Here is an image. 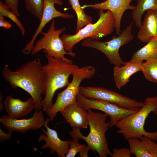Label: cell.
Returning a JSON list of instances; mask_svg holds the SVG:
<instances>
[{
  "mask_svg": "<svg viewBox=\"0 0 157 157\" xmlns=\"http://www.w3.org/2000/svg\"><path fill=\"white\" fill-rule=\"evenodd\" d=\"M42 65L40 58H35L22 65L15 71L8 65L3 68L1 74L13 89L20 88L28 92L34 100L37 110L42 108V95L46 88Z\"/></svg>",
  "mask_w": 157,
  "mask_h": 157,
  "instance_id": "6da1fadb",
  "label": "cell"
},
{
  "mask_svg": "<svg viewBox=\"0 0 157 157\" xmlns=\"http://www.w3.org/2000/svg\"><path fill=\"white\" fill-rule=\"evenodd\" d=\"M47 63L42 66L46 93L41 102L42 110L45 112L53 105V96L57 90L67 86L69 78L79 68L76 64L65 62L45 54Z\"/></svg>",
  "mask_w": 157,
  "mask_h": 157,
  "instance_id": "7a4b0ae2",
  "label": "cell"
},
{
  "mask_svg": "<svg viewBox=\"0 0 157 157\" xmlns=\"http://www.w3.org/2000/svg\"><path fill=\"white\" fill-rule=\"evenodd\" d=\"M88 121L90 132L87 136L83 135L79 128H73L69 134L72 138L83 139L87 144L90 150L97 151L100 157H106L112 155L110 150L105 133L109 127V122L107 123L108 116L105 113H95L91 109L87 110Z\"/></svg>",
  "mask_w": 157,
  "mask_h": 157,
  "instance_id": "3957f363",
  "label": "cell"
},
{
  "mask_svg": "<svg viewBox=\"0 0 157 157\" xmlns=\"http://www.w3.org/2000/svg\"><path fill=\"white\" fill-rule=\"evenodd\" d=\"M144 103L138 111L122 119L115 125L118 129L117 133L121 134L126 140L143 135L157 140V131L148 132L144 128L145 120L149 115L152 112L154 115L157 114V96L147 97Z\"/></svg>",
  "mask_w": 157,
  "mask_h": 157,
  "instance_id": "277c9868",
  "label": "cell"
},
{
  "mask_svg": "<svg viewBox=\"0 0 157 157\" xmlns=\"http://www.w3.org/2000/svg\"><path fill=\"white\" fill-rule=\"evenodd\" d=\"M99 15V18L95 23L87 24L74 34L62 35L61 38L66 51H72L76 44L85 38L99 40L112 34L115 29V19L112 12L109 10L105 12L100 9Z\"/></svg>",
  "mask_w": 157,
  "mask_h": 157,
  "instance_id": "5b68a950",
  "label": "cell"
},
{
  "mask_svg": "<svg viewBox=\"0 0 157 157\" xmlns=\"http://www.w3.org/2000/svg\"><path fill=\"white\" fill-rule=\"evenodd\" d=\"M95 72L94 67L91 65L79 67L76 71L72 75V81L65 90L58 93L55 102L52 107L46 112L51 121H53L57 113L64 108L76 101L81 82L85 79L92 78Z\"/></svg>",
  "mask_w": 157,
  "mask_h": 157,
  "instance_id": "8992f818",
  "label": "cell"
},
{
  "mask_svg": "<svg viewBox=\"0 0 157 157\" xmlns=\"http://www.w3.org/2000/svg\"><path fill=\"white\" fill-rule=\"evenodd\" d=\"M134 22H132L117 36H113L110 40L100 42L90 38L84 39L81 42L83 47H91L99 50L104 53L109 62L115 66H120L125 64L119 53V49L121 46L127 44L133 38L131 30Z\"/></svg>",
  "mask_w": 157,
  "mask_h": 157,
  "instance_id": "52a82bcc",
  "label": "cell"
},
{
  "mask_svg": "<svg viewBox=\"0 0 157 157\" xmlns=\"http://www.w3.org/2000/svg\"><path fill=\"white\" fill-rule=\"evenodd\" d=\"M65 29V27H63L56 30L55 21L54 19H53L48 31L46 32L42 31L41 32L42 36L37 41L31 54H35L43 50L45 54L55 58L73 63V61L67 58L65 55L68 54L74 57L75 56V53L72 51L67 52L65 50L63 42L60 37V35Z\"/></svg>",
  "mask_w": 157,
  "mask_h": 157,
  "instance_id": "ba28073f",
  "label": "cell"
},
{
  "mask_svg": "<svg viewBox=\"0 0 157 157\" xmlns=\"http://www.w3.org/2000/svg\"><path fill=\"white\" fill-rule=\"evenodd\" d=\"M79 93L85 97L108 101L123 108L139 111L143 102L125 97L114 91L103 87L81 86Z\"/></svg>",
  "mask_w": 157,
  "mask_h": 157,
  "instance_id": "9c48e42d",
  "label": "cell"
},
{
  "mask_svg": "<svg viewBox=\"0 0 157 157\" xmlns=\"http://www.w3.org/2000/svg\"><path fill=\"white\" fill-rule=\"evenodd\" d=\"M76 101L84 109H94L101 111L109 116V127H112L119 121L138 111L122 108L108 101L96 99L87 98L80 93L77 95Z\"/></svg>",
  "mask_w": 157,
  "mask_h": 157,
  "instance_id": "30bf717a",
  "label": "cell"
},
{
  "mask_svg": "<svg viewBox=\"0 0 157 157\" xmlns=\"http://www.w3.org/2000/svg\"><path fill=\"white\" fill-rule=\"evenodd\" d=\"M62 6L63 3L62 0H43L42 16L38 28L35 30L31 40L22 49V52L24 54L31 53L34 46L35 40L46 24L54 18L61 17L64 19L73 18V15L68 13H62L57 10L54 5Z\"/></svg>",
  "mask_w": 157,
  "mask_h": 157,
  "instance_id": "8fae6325",
  "label": "cell"
},
{
  "mask_svg": "<svg viewBox=\"0 0 157 157\" xmlns=\"http://www.w3.org/2000/svg\"><path fill=\"white\" fill-rule=\"evenodd\" d=\"M44 121L42 111L37 110L28 119H14L8 115L2 116L0 118V122L11 134L14 131L23 133L31 130H37L44 126Z\"/></svg>",
  "mask_w": 157,
  "mask_h": 157,
  "instance_id": "7c38bea8",
  "label": "cell"
},
{
  "mask_svg": "<svg viewBox=\"0 0 157 157\" xmlns=\"http://www.w3.org/2000/svg\"><path fill=\"white\" fill-rule=\"evenodd\" d=\"M132 0H106L102 2L92 4L84 5L81 8L84 9L91 8L94 9L109 10L112 13L114 18L115 29L117 35L121 32V21L125 11L133 10L135 6L130 5Z\"/></svg>",
  "mask_w": 157,
  "mask_h": 157,
  "instance_id": "4fadbf2b",
  "label": "cell"
},
{
  "mask_svg": "<svg viewBox=\"0 0 157 157\" xmlns=\"http://www.w3.org/2000/svg\"><path fill=\"white\" fill-rule=\"evenodd\" d=\"M50 121L49 118H48L44 121V126L46 129V131L43 128H41L46 135H45L43 133L39 137L38 140L39 142L42 140L45 142V143L42 146L41 148L44 149L49 147L50 149V152L51 154L56 152L58 157H66L70 149L71 140L63 141L60 139L58 137L57 132L48 126Z\"/></svg>",
  "mask_w": 157,
  "mask_h": 157,
  "instance_id": "5bb4252c",
  "label": "cell"
},
{
  "mask_svg": "<svg viewBox=\"0 0 157 157\" xmlns=\"http://www.w3.org/2000/svg\"><path fill=\"white\" fill-rule=\"evenodd\" d=\"M4 106L8 117L18 119L26 115L35 109L36 104L32 97L23 101L8 95L4 101Z\"/></svg>",
  "mask_w": 157,
  "mask_h": 157,
  "instance_id": "9a60e30c",
  "label": "cell"
},
{
  "mask_svg": "<svg viewBox=\"0 0 157 157\" xmlns=\"http://www.w3.org/2000/svg\"><path fill=\"white\" fill-rule=\"evenodd\" d=\"M60 112L73 128H87V110L82 108L76 101L65 107Z\"/></svg>",
  "mask_w": 157,
  "mask_h": 157,
  "instance_id": "2e32d148",
  "label": "cell"
},
{
  "mask_svg": "<svg viewBox=\"0 0 157 157\" xmlns=\"http://www.w3.org/2000/svg\"><path fill=\"white\" fill-rule=\"evenodd\" d=\"M131 154L136 157H157V143L148 137L131 138L128 140Z\"/></svg>",
  "mask_w": 157,
  "mask_h": 157,
  "instance_id": "e0dca14e",
  "label": "cell"
},
{
  "mask_svg": "<svg viewBox=\"0 0 157 157\" xmlns=\"http://www.w3.org/2000/svg\"><path fill=\"white\" fill-rule=\"evenodd\" d=\"M137 37L140 41L144 43L157 39V11L153 10L147 11Z\"/></svg>",
  "mask_w": 157,
  "mask_h": 157,
  "instance_id": "ac0fdd59",
  "label": "cell"
},
{
  "mask_svg": "<svg viewBox=\"0 0 157 157\" xmlns=\"http://www.w3.org/2000/svg\"><path fill=\"white\" fill-rule=\"evenodd\" d=\"M142 63L129 61L121 66H115L113 69V77L116 86L118 89H120L129 81V78L132 75L142 71Z\"/></svg>",
  "mask_w": 157,
  "mask_h": 157,
  "instance_id": "d6986e66",
  "label": "cell"
},
{
  "mask_svg": "<svg viewBox=\"0 0 157 157\" xmlns=\"http://www.w3.org/2000/svg\"><path fill=\"white\" fill-rule=\"evenodd\" d=\"M157 57V39L151 40L132 55L131 62L142 63Z\"/></svg>",
  "mask_w": 157,
  "mask_h": 157,
  "instance_id": "ffe728a7",
  "label": "cell"
},
{
  "mask_svg": "<svg viewBox=\"0 0 157 157\" xmlns=\"http://www.w3.org/2000/svg\"><path fill=\"white\" fill-rule=\"evenodd\" d=\"M149 10L157 11V0H137V4L131 13L132 18L140 29L142 26L141 18L144 13Z\"/></svg>",
  "mask_w": 157,
  "mask_h": 157,
  "instance_id": "44dd1931",
  "label": "cell"
},
{
  "mask_svg": "<svg viewBox=\"0 0 157 157\" xmlns=\"http://www.w3.org/2000/svg\"><path fill=\"white\" fill-rule=\"evenodd\" d=\"M77 17L76 33L87 24L93 23L92 17L86 14L80 5L79 0H68Z\"/></svg>",
  "mask_w": 157,
  "mask_h": 157,
  "instance_id": "7402d4cb",
  "label": "cell"
},
{
  "mask_svg": "<svg viewBox=\"0 0 157 157\" xmlns=\"http://www.w3.org/2000/svg\"><path fill=\"white\" fill-rule=\"evenodd\" d=\"M142 71L148 81L157 83V57L141 64Z\"/></svg>",
  "mask_w": 157,
  "mask_h": 157,
  "instance_id": "603a6c76",
  "label": "cell"
},
{
  "mask_svg": "<svg viewBox=\"0 0 157 157\" xmlns=\"http://www.w3.org/2000/svg\"><path fill=\"white\" fill-rule=\"evenodd\" d=\"M10 8L8 5L0 1V15L7 17L13 21L19 28L22 35H24L26 31L24 26L15 13L10 11Z\"/></svg>",
  "mask_w": 157,
  "mask_h": 157,
  "instance_id": "cb8c5ba5",
  "label": "cell"
},
{
  "mask_svg": "<svg viewBox=\"0 0 157 157\" xmlns=\"http://www.w3.org/2000/svg\"><path fill=\"white\" fill-rule=\"evenodd\" d=\"M26 10L40 21L42 16L43 0H24Z\"/></svg>",
  "mask_w": 157,
  "mask_h": 157,
  "instance_id": "d4e9b609",
  "label": "cell"
},
{
  "mask_svg": "<svg viewBox=\"0 0 157 157\" xmlns=\"http://www.w3.org/2000/svg\"><path fill=\"white\" fill-rule=\"evenodd\" d=\"M73 140H71L69 144L70 149L66 157H74L78 152L80 153L86 146V145L81 144L78 142V139L73 138Z\"/></svg>",
  "mask_w": 157,
  "mask_h": 157,
  "instance_id": "484cf974",
  "label": "cell"
},
{
  "mask_svg": "<svg viewBox=\"0 0 157 157\" xmlns=\"http://www.w3.org/2000/svg\"><path fill=\"white\" fill-rule=\"evenodd\" d=\"M131 154L129 148L124 147L120 149L116 148L113 150L112 157H130Z\"/></svg>",
  "mask_w": 157,
  "mask_h": 157,
  "instance_id": "4316f807",
  "label": "cell"
},
{
  "mask_svg": "<svg viewBox=\"0 0 157 157\" xmlns=\"http://www.w3.org/2000/svg\"><path fill=\"white\" fill-rule=\"evenodd\" d=\"M6 4L8 5L12 11L14 12L17 17L20 16L19 10L18 0H4Z\"/></svg>",
  "mask_w": 157,
  "mask_h": 157,
  "instance_id": "83f0119b",
  "label": "cell"
},
{
  "mask_svg": "<svg viewBox=\"0 0 157 157\" xmlns=\"http://www.w3.org/2000/svg\"><path fill=\"white\" fill-rule=\"evenodd\" d=\"M11 139V133H6L0 128V140L1 142L3 143L6 140H10Z\"/></svg>",
  "mask_w": 157,
  "mask_h": 157,
  "instance_id": "f1b7e54d",
  "label": "cell"
},
{
  "mask_svg": "<svg viewBox=\"0 0 157 157\" xmlns=\"http://www.w3.org/2000/svg\"><path fill=\"white\" fill-rule=\"evenodd\" d=\"M0 27L8 29L11 27V24L9 22L6 21L4 17L0 15Z\"/></svg>",
  "mask_w": 157,
  "mask_h": 157,
  "instance_id": "f546056e",
  "label": "cell"
},
{
  "mask_svg": "<svg viewBox=\"0 0 157 157\" xmlns=\"http://www.w3.org/2000/svg\"><path fill=\"white\" fill-rule=\"evenodd\" d=\"M90 150L88 146H86L80 152L79 156L80 157H88V151Z\"/></svg>",
  "mask_w": 157,
  "mask_h": 157,
  "instance_id": "4dcf8cb0",
  "label": "cell"
},
{
  "mask_svg": "<svg viewBox=\"0 0 157 157\" xmlns=\"http://www.w3.org/2000/svg\"><path fill=\"white\" fill-rule=\"evenodd\" d=\"M3 96L1 93L0 92V111H1L3 109L4 104L2 101Z\"/></svg>",
  "mask_w": 157,
  "mask_h": 157,
  "instance_id": "1f68e13d",
  "label": "cell"
}]
</instances>
